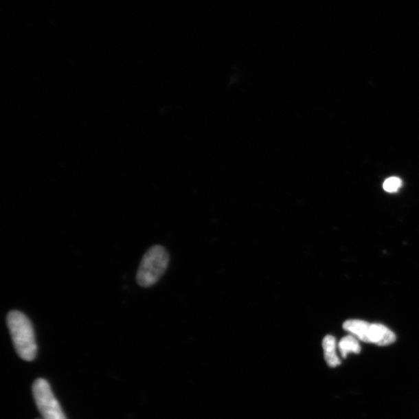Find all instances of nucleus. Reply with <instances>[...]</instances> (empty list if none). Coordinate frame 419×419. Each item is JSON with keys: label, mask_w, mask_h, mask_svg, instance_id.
<instances>
[{"label": "nucleus", "mask_w": 419, "mask_h": 419, "mask_svg": "<svg viewBox=\"0 0 419 419\" xmlns=\"http://www.w3.org/2000/svg\"><path fill=\"white\" fill-rule=\"evenodd\" d=\"M7 322L18 356L23 361H34L38 347L32 321L21 311L12 310L8 315Z\"/></svg>", "instance_id": "1"}, {"label": "nucleus", "mask_w": 419, "mask_h": 419, "mask_svg": "<svg viewBox=\"0 0 419 419\" xmlns=\"http://www.w3.org/2000/svg\"><path fill=\"white\" fill-rule=\"evenodd\" d=\"M169 261V255L165 248L154 245L143 256L137 273V284L146 288L157 284L166 272Z\"/></svg>", "instance_id": "2"}, {"label": "nucleus", "mask_w": 419, "mask_h": 419, "mask_svg": "<svg viewBox=\"0 0 419 419\" xmlns=\"http://www.w3.org/2000/svg\"><path fill=\"white\" fill-rule=\"evenodd\" d=\"M32 391L35 403L44 419H67L49 383L44 379L36 380Z\"/></svg>", "instance_id": "3"}, {"label": "nucleus", "mask_w": 419, "mask_h": 419, "mask_svg": "<svg viewBox=\"0 0 419 419\" xmlns=\"http://www.w3.org/2000/svg\"><path fill=\"white\" fill-rule=\"evenodd\" d=\"M395 340H396V335L386 326L368 323L362 341L364 343H374L378 346H387L394 343Z\"/></svg>", "instance_id": "4"}, {"label": "nucleus", "mask_w": 419, "mask_h": 419, "mask_svg": "<svg viewBox=\"0 0 419 419\" xmlns=\"http://www.w3.org/2000/svg\"><path fill=\"white\" fill-rule=\"evenodd\" d=\"M323 349L325 352L326 361L329 367H337L341 364V361L337 353V339L332 335H327L323 339Z\"/></svg>", "instance_id": "5"}, {"label": "nucleus", "mask_w": 419, "mask_h": 419, "mask_svg": "<svg viewBox=\"0 0 419 419\" xmlns=\"http://www.w3.org/2000/svg\"><path fill=\"white\" fill-rule=\"evenodd\" d=\"M339 349L343 358H346L350 353H360L361 347L359 344L356 337L352 335H347V337L341 339L339 343Z\"/></svg>", "instance_id": "6"}, {"label": "nucleus", "mask_w": 419, "mask_h": 419, "mask_svg": "<svg viewBox=\"0 0 419 419\" xmlns=\"http://www.w3.org/2000/svg\"><path fill=\"white\" fill-rule=\"evenodd\" d=\"M403 182L398 177H390L386 179L384 183V190L388 193H394L402 187Z\"/></svg>", "instance_id": "7"}]
</instances>
